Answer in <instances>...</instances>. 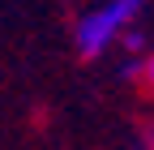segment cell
<instances>
[{
	"mask_svg": "<svg viewBox=\"0 0 154 150\" xmlns=\"http://www.w3.org/2000/svg\"><path fill=\"white\" fill-rule=\"evenodd\" d=\"M146 0H103L99 9H90L77 17V26H73V47L82 60H99V56L120 39V34L137 22V13H141Z\"/></svg>",
	"mask_w": 154,
	"mask_h": 150,
	"instance_id": "cell-1",
	"label": "cell"
},
{
	"mask_svg": "<svg viewBox=\"0 0 154 150\" xmlns=\"http://www.w3.org/2000/svg\"><path fill=\"white\" fill-rule=\"evenodd\" d=\"M124 47H128L133 56H137V52L146 47V39H141V34H137V30H124Z\"/></svg>",
	"mask_w": 154,
	"mask_h": 150,
	"instance_id": "cell-2",
	"label": "cell"
},
{
	"mask_svg": "<svg viewBox=\"0 0 154 150\" xmlns=\"http://www.w3.org/2000/svg\"><path fill=\"white\" fill-rule=\"evenodd\" d=\"M141 77H146V86L154 90V56H150V60H141Z\"/></svg>",
	"mask_w": 154,
	"mask_h": 150,
	"instance_id": "cell-3",
	"label": "cell"
}]
</instances>
